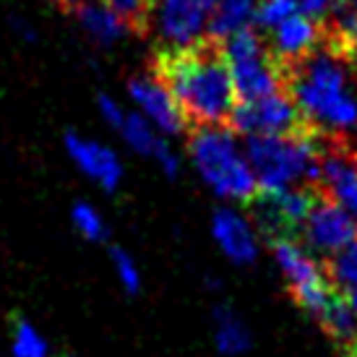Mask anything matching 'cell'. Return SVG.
Returning a JSON list of instances; mask_svg holds the SVG:
<instances>
[{
  "label": "cell",
  "mask_w": 357,
  "mask_h": 357,
  "mask_svg": "<svg viewBox=\"0 0 357 357\" xmlns=\"http://www.w3.org/2000/svg\"><path fill=\"white\" fill-rule=\"evenodd\" d=\"M349 52L321 45L313 55L284 70L287 91L298 105L303 126L347 141L357 133V79Z\"/></svg>",
  "instance_id": "cell-1"
},
{
  "label": "cell",
  "mask_w": 357,
  "mask_h": 357,
  "mask_svg": "<svg viewBox=\"0 0 357 357\" xmlns=\"http://www.w3.org/2000/svg\"><path fill=\"white\" fill-rule=\"evenodd\" d=\"M175 94L190 126H227L238 105L227 60L217 42L204 40L188 50L162 52L154 68Z\"/></svg>",
  "instance_id": "cell-2"
},
{
  "label": "cell",
  "mask_w": 357,
  "mask_h": 357,
  "mask_svg": "<svg viewBox=\"0 0 357 357\" xmlns=\"http://www.w3.org/2000/svg\"><path fill=\"white\" fill-rule=\"evenodd\" d=\"M188 154L199 178L219 199L229 204H250L261 193L245 157V146L229 126L196 128L188 139Z\"/></svg>",
  "instance_id": "cell-3"
},
{
  "label": "cell",
  "mask_w": 357,
  "mask_h": 357,
  "mask_svg": "<svg viewBox=\"0 0 357 357\" xmlns=\"http://www.w3.org/2000/svg\"><path fill=\"white\" fill-rule=\"evenodd\" d=\"M243 146L261 190L316 185L321 144L310 128L279 136H248Z\"/></svg>",
  "instance_id": "cell-4"
},
{
  "label": "cell",
  "mask_w": 357,
  "mask_h": 357,
  "mask_svg": "<svg viewBox=\"0 0 357 357\" xmlns=\"http://www.w3.org/2000/svg\"><path fill=\"white\" fill-rule=\"evenodd\" d=\"M217 45L227 60L238 102L261 100V97H271L277 91L287 89L284 70L274 60L264 34L256 26L235 31Z\"/></svg>",
  "instance_id": "cell-5"
},
{
  "label": "cell",
  "mask_w": 357,
  "mask_h": 357,
  "mask_svg": "<svg viewBox=\"0 0 357 357\" xmlns=\"http://www.w3.org/2000/svg\"><path fill=\"white\" fill-rule=\"evenodd\" d=\"M271 250H274V261L287 282L292 300L307 316L318 318L337 292L326 274V266L298 238H274Z\"/></svg>",
  "instance_id": "cell-6"
},
{
  "label": "cell",
  "mask_w": 357,
  "mask_h": 357,
  "mask_svg": "<svg viewBox=\"0 0 357 357\" xmlns=\"http://www.w3.org/2000/svg\"><path fill=\"white\" fill-rule=\"evenodd\" d=\"M214 3L217 0H151L149 26L162 52L188 50L206 40Z\"/></svg>",
  "instance_id": "cell-7"
},
{
  "label": "cell",
  "mask_w": 357,
  "mask_h": 357,
  "mask_svg": "<svg viewBox=\"0 0 357 357\" xmlns=\"http://www.w3.org/2000/svg\"><path fill=\"white\" fill-rule=\"evenodd\" d=\"M318 193L310 185H295L284 190H261L250 201L256 227L266 232L268 240L274 238H295L303 229L310 208L316 204Z\"/></svg>",
  "instance_id": "cell-8"
},
{
  "label": "cell",
  "mask_w": 357,
  "mask_h": 357,
  "mask_svg": "<svg viewBox=\"0 0 357 357\" xmlns=\"http://www.w3.org/2000/svg\"><path fill=\"white\" fill-rule=\"evenodd\" d=\"M227 126L243 139L279 136V133H292L298 128H305L298 112V105L292 102L287 89L277 91L271 97H261V100L238 102Z\"/></svg>",
  "instance_id": "cell-9"
},
{
  "label": "cell",
  "mask_w": 357,
  "mask_h": 357,
  "mask_svg": "<svg viewBox=\"0 0 357 357\" xmlns=\"http://www.w3.org/2000/svg\"><path fill=\"white\" fill-rule=\"evenodd\" d=\"M300 238L307 250L328 258L337 250L347 248L352 240H357V217L334 201L318 196L305 225L300 229Z\"/></svg>",
  "instance_id": "cell-10"
},
{
  "label": "cell",
  "mask_w": 357,
  "mask_h": 357,
  "mask_svg": "<svg viewBox=\"0 0 357 357\" xmlns=\"http://www.w3.org/2000/svg\"><path fill=\"white\" fill-rule=\"evenodd\" d=\"M128 97L136 105V112H141L149 120L162 136H180L190 126L183 115V109H180L178 100H175V94L169 91V86L154 70L130 76Z\"/></svg>",
  "instance_id": "cell-11"
},
{
  "label": "cell",
  "mask_w": 357,
  "mask_h": 357,
  "mask_svg": "<svg viewBox=\"0 0 357 357\" xmlns=\"http://www.w3.org/2000/svg\"><path fill=\"white\" fill-rule=\"evenodd\" d=\"M316 193L334 201L357 217V154L342 146V141L321 146L316 175Z\"/></svg>",
  "instance_id": "cell-12"
},
{
  "label": "cell",
  "mask_w": 357,
  "mask_h": 357,
  "mask_svg": "<svg viewBox=\"0 0 357 357\" xmlns=\"http://www.w3.org/2000/svg\"><path fill=\"white\" fill-rule=\"evenodd\" d=\"M211 238L235 266H250L258 261L261 240L256 222H250L232 204H225L211 214Z\"/></svg>",
  "instance_id": "cell-13"
},
{
  "label": "cell",
  "mask_w": 357,
  "mask_h": 357,
  "mask_svg": "<svg viewBox=\"0 0 357 357\" xmlns=\"http://www.w3.org/2000/svg\"><path fill=\"white\" fill-rule=\"evenodd\" d=\"M268 34V50L274 55L282 70L298 66L300 60H305L307 55L321 47V42L326 40V29L324 21L303 16V13H292L287 19L277 24Z\"/></svg>",
  "instance_id": "cell-14"
},
{
  "label": "cell",
  "mask_w": 357,
  "mask_h": 357,
  "mask_svg": "<svg viewBox=\"0 0 357 357\" xmlns=\"http://www.w3.org/2000/svg\"><path fill=\"white\" fill-rule=\"evenodd\" d=\"M63 149L68 154V159L76 165L81 175H86L89 180H94L100 188H105L107 193H115L118 185L123 183V162L115 151L105 146L102 141L89 139L84 133L68 130L63 136Z\"/></svg>",
  "instance_id": "cell-15"
},
{
  "label": "cell",
  "mask_w": 357,
  "mask_h": 357,
  "mask_svg": "<svg viewBox=\"0 0 357 357\" xmlns=\"http://www.w3.org/2000/svg\"><path fill=\"white\" fill-rule=\"evenodd\" d=\"M115 133H120V139L126 141V146L133 154H139L144 159H154L167 178H178L180 175V167H183L180 154L167 144V136H162L141 112L128 109Z\"/></svg>",
  "instance_id": "cell-16"
},
{
  "label": "cell",
  "mask_w": 357,
  "mask_h": 357,
  "mask_svg": "<svg viewBox=\"0 0 357 357\" xmlns=\"http://www.w3.org/2000/svg\"><path fill=\"white\" fill-rule=\"evenodd\" d=\"M79 26L86 31V37L94 40L102 47L118 45L123 37H128L133 26L126 19H120L112 8H107L102 0H81L79 6H73Z\"/></svg>",
  "instance_id": "cell-17"
},
{
  "label": "cell",
  "mask_w": 357,
  "mask_h": 357,
  "mask_svg": "<svg viewBox=\"0 0 357 357\" xmlns=\"http://www.w3.org/2000/svg\"><path fill=\"white\" fill-rule=\"evenodd\" d=\"M211 337L214 347L222 357H243L253 347L248 324L240 318V313L229 303H219L211 310Z\"/></svg>",
  "instance_id": "cell-18"
},
{
  "label": "cell",
  "mask_w": 357,
  "mask_h": 357,
  "mask_svg": "<svg viewBox=\"0 0 357 357\" xmlns=\"http://www.w3.org/2000/svg\"><path fill=\"white\" fill-rule=\"evenodd\" d=\"M258 3L261 0H217L214 10H211V19H208L206 40L222 42L235 31L253 26Z\"/></svg>",
  "instance_id": "cell-19"
},
{
  "label": "cell",
  "mask_w": 357,
  "mask_h": 357,
  "mask_svg": "<svg viewBox=\"0 0 357 357\" xmlns=\"http://www.w3.org/2000/svg\"><path fill=\"white\" fill-rule=\"evenodd\" d=\"M316 321L334 342L347 344V347L357 344V316L352 313V307H349V303L339 289L334 292V298L328 300V305L321 310V316Z\"/></svg>",
  "instance_id": "cell-20"
},
{
  "label": "cell",
  "mask_w": 357,
  "mask_h": 357,
  "mask_svg": "<svg viewBox=\"0 0 357 357\" xmlns=\"http://www.w3.org/2000/svg\"><path fill=\"white\" fill-rule=\"evenodd\" d=\"M10 357H50V342L26 318H16L8 339Z\"/></svg>",
  "instance_id": "cell-21"
},
{
  "label": "cell",
  "mask_w": 357,
  "mask_h": 357,
  "mask_svg": "<svg viewBox=\"0 0 357 357\" xmlns=\"http://www.w3.org/2000/svg\"><path fill=\"white\" fill-rule=\"evenodd\" d=\"M70 222H73V229L84 240H89V243H105L109 238L107 222L97 211V206L89 204V201H76L70 206Z\"/></svg>",
  "instance_id": "cell-22"
},
{
  "label": "cell",
  "mask_w": 357,
  "mask_h": 357,
  "mask_svg": "<svg viewBox=\"0 0 357 357\" xmlns=\"http://www.w3.org/2000/svg\"><path fill=\"white\" fill-rule=\"evenodd\" d=\"M324 266H326L331 284L339 292H344L347 287L357 284V240H352L347 248L337 250L334 256H328Z\"/></svg>",
  "instance_id": "cell-23"
},
{
  "label": "cell",
  "mask_w": 357,
  "mask_h": 357,
  "mask_svg": "<svg viewBox=\"0 0 357 357\" xmlns=\"http://www.w3.org/2000/svg\"><path fill=\"white\" fill-rule=\"evenodd\" d=\"M109 261H112V271H115V279L123 287L126 295H139L141 284H144V277H141V268L136 264V258L130 256L126 248H109Z\"/></svg>",
  "instance_id": "cell-24"
},
{
  "label": "cell",
  "mask_w": 357,
  "mask_h": 357,
  "mask_svg": "<svg viewBox=\"0 0 357 357\" xmlns=\"http://www.w3.org/2000/svg\"><path fill=\"white\" fill-rule=\"evenodd\" d=\"M120 19H126L133 29H149L151 0H102Z\"/></svg>",
  "instance_id": "cell-25"
},
{
  "label": "cell",
  "mask_w": 357,
  "mask_h": 357,
  "mask_svg": "<svg viewBox=\"0 0 357 357\" xmlns=\"http://www.w3.org/2000/svg\"><path fill=\"white\" fill-rule=\"evenodd\" d=\"M292 13H298V10L292 8L289 0H261L253 26L264 34V31H271L277 24H282V21L287 19V16H292Z\"/></svg>",
  "instance_id": "cell-26"
},
{
  "label": "cell",
  "mask_w": 357,
  "mask_h": 357,
  "mask_svg": "<svg viewBox=\"0 0 357 357\" xmlns=\"http://www.w3.org/2000/svg\"><path fill=\"white\" fill-rule=\"evenodd\" d=\"M97 112H100V118L107 123L109 128L118 130L128 109L123 107V105H120V102L115 100L112 94H105V91H102V94H97Z\"/></svg>",
  "instance_id": "cell-27"
},
{
  "label": "cell",
  "mask_w": 357,
  "mask_h": 357,
  "mask_svg": "<svg viewBox=\"0 0 357 357\" xmlns=\"http://www.w3.org/2000/svg\"><path fill=\"white\" fill-rule=\"evenodd\" d=\"M292 3V8L303 13V16H310V19H318L324 21L328 16V10L331 6L337 3V0H289Z\"/></svg>",
  "instance_id": "cell-28"
},
{
  "label": "cell",
  "mask_w": 357,
  "mask_h": 357,
  "mask_svg": "<svg viewBox=\"0 0 357 357\" xmlns=\"http://www.w3.org/2000/svg\"><path fill=\"white\" fill-rule=\"evenodd\" d=\"M10 26H13V31H16V37H19L21 42H34V40H37V31H34V26H31L26 19H13V21H10Z\"/></svg>",
  "instance_id": "cell-29"
},
{
  "label": "cell",
  "mask_w": 357,
  "mask_h": 357,
  "mask_svg": "<svg viewBox=\"0 0 357 357\" xmlns=\"http://www.w3.org/2000/svg\"><path fill=\"white\" fill-rule=\"evenodd\" d=\"M342 295H344V300H347V303H349V307H352V313H355V316H357V284H352V287H347V289H344V292H342Z\"/></svg>",
  "instance_id": "cell-30"
},
{
  "label": "cell",
  "mask_w": 357,
  "mask_h": 357,
  "mask_svg": "<svg viewBox=\"0 0 357 357\" xmlns=\"http://www.w3.org/2000/svg\"><path fill=\"white\" fill-rule=\"evenodd\" d=\"M55 3H60L63 8H73V6H79L81 0H55Z\"/></svg>",
  "instance_id": "cell-31"
},
{
  "label": "cell",
  "mask_w": 357,
  "mask_h": 357,
  "mask_svg": "<svg viewBox=\"0 0 357 357\" xmlns=\"http://www.w3.org/2000/svg\"><path fill=\"white\" fill-rule=\"evenodd\" d=\"M344 3H347V6H352V8L357 10V0H344Z\"/></svg>",
  "instance_id": "cell-32"
}]
</instances>
